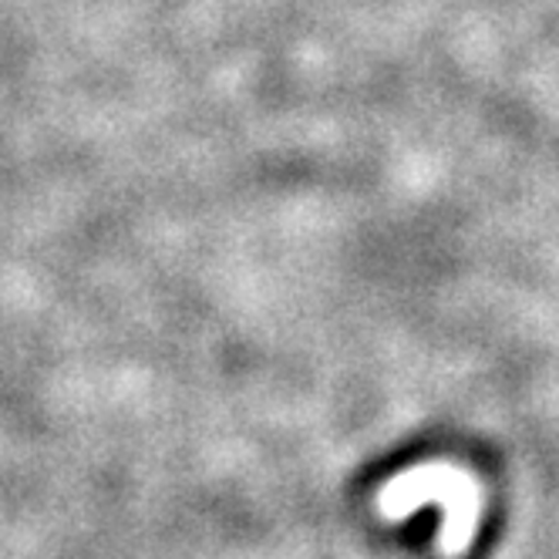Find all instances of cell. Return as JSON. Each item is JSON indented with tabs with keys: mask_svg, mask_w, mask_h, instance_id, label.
<instances>
[{
	"mask_svg": "<svg viewBox=\"0 0 559 559\" xmlns=\"http://www.w3.org/2000/svg\"><path fill=\"white\" fill-rule=\"evenodd\" d=\"M475 486L472 478H465V472L455 468H442V465H431L421 472H408L405 478H397L391 489H384L381 506L391 515H402L405 509L415 506H438L445 512V530L449 549H462L472 539L475 530Z\"/></svg>",
	"mask_w": 559,
	"mask_h": 559,
	"instance_id": "cell-1",
	"label": "cell"
}]
</instances>
